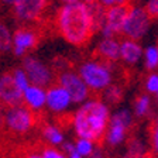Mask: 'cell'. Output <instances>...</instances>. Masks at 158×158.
Returning a JSON list of instances; mask_svg holds the SVG:
<instances>
[{
    "label": "cell",
    "mask_w": 158,
    "mask_h": 158,
    "mask_svg": "<svg viewBox=\"0 0 158 158\" xmlns=\"http://www.w3.org/2000/svg\"><path fill=\"white\" fill-rule=\"evenodd\" d=\"M128 6H113L105 9L102 21L98 27V31L102 37H117L122 31L123 21L126 19Z\"/></svg>",
    "instance_id": "cell-10"
},
{
    "label": "cell",
    "mask_w": 158,
    "mask_h": 158,
    "mask_svg": "<svg viewBox=\"0 0 158 158\" xmlns=\"http://www.w3.org/2000/svg\"><path fill=\"white\" fill-rule=\"evenodd\" d=\"M100 93H102V100L107 106L116 105V103H118L123 98V88L120 85H117V83H112V85L107 86V88Z\"/></svg>",
    "instance_id": "cell-20"
},
{
    "label": "cell",
    "mask_w": 158,
    "mask_h": 158,
    "mask_svg": "<svg viewBox=\"0 0 158 158\" xmlns=\"http://www.w3.org/2000/svg\"><path fill=\"white\" fill-rule=\"evenodd\" d=\"M133 126V113L128 109L123 107L110 114L107 127L105 131L106 143L112 147L122 144L126 140L130 127Z\"/></svg>",
    "instance_id": "cell-5"
},
{
    "label": "cell",
    "mask_w": 158,
    "mask_h": 158,
    "mask_svg": "<svg viewBox=\"0 0 158 158\" xmlns=\"http://www.w3.org/2000/svg\"><path fill=\"white\" fill-rule=\"evenodd\" d=\"M143 56V45L140 41L123 38L118 48V61L126 65H137Z\"/></svg>",
    "instance_id": "cell-14"
},
{
    "label": "cell",
    "mask_w": 158,
    "mask_h": 158,
    "mask_svg": "<svg viewBox=\"0 0 158 158\" xmlns=\"http://www.w3.org/2000/svg\"><path fill=\"white\" fill-rule=\"evenodd\" d=\"M11 35L13 31L10 30L4 21L0 20V52H7L11 48Z\"/></svg>",
    "instance_id": "cell-22"
},
{
    "label": "cell",
    "mask_w": 158,
    "mask_h": 158,
    "mask_svg": "<svg viewBox=\"0 0 158 158\" xmlns=\"http://www.w3.org/2000/svg\"><path fill=\"white\" fill-rule=\"evenodd\" d=\"M49 0H16L11 6L13 16L23 24H34L44 17Z\"/></svg>",
    "instance_id": "cell-8"
},
{
    "label": "cell",
    "mask_w": 158,
    "mask_h": 158,
    "mask_svg": "<svg viewBox=\"0 0 158 158\" xmlns=\"http://www.w3.org/2000/svg\"><path fill=\"white\" fill-rule=\"evenodd\" d=\"M151 24H152V19L145 13L143 6H128L120 34L124 38L141 41L150 33Z\"/></svg>",
    "instance_id": "cell-4"
},
{
    "label": "cell",
    "mask_w": 158,
    "mask_h": 158,
    "mask_svg": "<svg viewBox=\"0 0 158 158\" xmlns=\"http://www.w3.org/2000/svg\"><path fill=\"white\" fill-rule=\"evenodd\" d=\"M152 144H154V148L157 150V148H158V133H157V128H155L154 133H152Z\"/></svg>",
    "instance_id": "cell-32"
},
{
    "label": "cell",
    "mask_w": 158,
    "mask_h": 158,
    "mask_svg": "<svg viewBox=\"0 0 158 158\" xmlns=\"http://www.w3.org/2000/svg\"><path fill=\"white\" fill-rule=\"evenodd\" d=\"M26 158H41V155L40 154H30V155H27Z\"/></svg>",
    "instance_id": "cell-35"
},
{
    "label": "cell",
    "mask_w": 158,
    "mask_h": 158,
    "mask_svg": "<svg viewBox=\"0 0 158 158\" xmlns=\"http://www.w3.org/2000/svg\"><path fill=\"white\" fill-rule=\"evenodd\" d=\"M143 62L144 66L150 72H155L158 66V47L155 44H150L145 48H143Z\"/></svg>",
    "instance_id": "cell-19"
},
{
    "label": "cell",
    "mask_w": 158,
    "mask_h": 158,
    "mask_svg": "<svg viewBox=\"0 0 158 158\" xmlns=\"http://www.w3.org/2000/svg\"><path fill=\"white\" fill-rule=\"evenodd\" d=\"M143 151H144V145H143L141 141L133 140V141L130 143V154L131 155H134V157H140Z\"/></svg>",
    "instance_id": "cell-28"
},
{
    "label": "cell",
    "mask_w": 158,
    "mask_h": 158,
    "mask_svg": "<svg viewBox=\"0 0 158 158\" xmlns=\"http://www.w3.org/2000/svg\"><path fill=\"white\" fill-rule=\"evenodd\" d=\"M56 79H58V85H61L69 93L72 105H81L90 98V92H89L88 86L83 83L78 72L73 69H62L58 73Z\"/></svg>",
    "instance_id": "cell-9"
},
{
    "label": "cell",
    "mask_w": 158,
    "mask_h": 158,
    "mask_svg": "<svg viewBox=\"0 0 158 158\" xmlns=\"http://www.w3.org/2000/svg\"><path fill=\"white\" fill-rule=\"evenodd\" d=\"M54 26L66 43L75 47L88 44L98 30L92 4L83 2L58 7L54 16Z\"/></svg>",
    "instance_id": "cell-1"
},
{
    "label": "cell",
    "mask_w": 158,
    "mask_h": 158,
    "mask_svg": "<svg viewBox=\"0 0 158 158\" xmlns=\"http://www.w3.org/2000/svg\"><path fill=\"white\" fill-rule=\"evenodd\" d=\"M14 2H16V0H0V4L4 6V7H10V9H11V6L14 4Z\"/></svg>",
    "instance_id": "cell-31"
},
{
    "label": "cell",
    "mask_w": 158,
    "mask_h": 158,
    "mask_svg": "<svg viewBox=\"0 0 158 158\" xmlns=\"http://www.w3.org/2000/svg\"><path fill=\"white\" fill-rule=\"evenodd\" d=\"M120 40L117 37H102L96 44V56L105 62L114 64L118 61Z\"/></svg>",
    "instance_id": "cell-15"
},
{
    "label": "cell",
    "mask_w": 158,
    "mask_h": 158,
    "mask_svg": "<svg viewBox=\"0 0 158 158\" xmlns=\"http://www.w3.org/2000/svg\"><path fill=\"white\" fill-rule=\"evenodd\" d=\"M2 120H3V112L0 110V123H2Z\"/></svg>",
    "instance_id": "cell-37"
},
{
    "label": "cell",
    "mask_w": 158,
    "mask_h": 158,
    "mask_svg": "<svg viewBox=\"0 0 158 158\" xmlns=\"http://www.w3.org/2000/svg\"><path fill=\"white\" fill-rule=\"evenodd\" d=\"M61 4H73V3H78L81 0H58Z\"/></svg>",
    "instance_id": "cell-33"
},
{
    "label": "cell",
    "mask_w": 158,
    "mask_h": 158,
    "mask_svg": "<svg viewBox=\"0 0 158 158\" xmlns=\"http://www.w3.org/2000/svg\"><path fill=\"white\" fill-rule=\"evenodd\" d=\"M38 43V33L31 27H20L16 31H13L11 35V48L10 51L14 54V56L23 58L28 55L31 49L35 48Z\"/></svg>",
    "instance_id": "cell-11"
},
{
    "label": "cell",
    "mask_w": 158,
    "mask_h": 158,
    "mask_svg": "<svg viewBox=\"0 0 158 158\" xmlns=\"http://www.w3.org/2000/svg\"><path fill=\"white\" fill-rule=\"evenodd\" d=\"M62 150H64V154H72L73 152V143H71V141H64L62 143Z\"/></svg>",
    "instance_id": "cell-29"
},
{
    "label": "cell",
    "mask_w": 158,
    "mask_h": 158,
    "mask_svg": "<svg viewBox=\"0 0 158 158\" xmlns=\"http://www.w3.org/2000/svg\"><path fill=\"white\" fill-rule=\"evenodd\" d=\"M21 105L30 109L33 113L41 112L43 109H45V88L30 85L21 93Z\"/></svg>",
    "instance_id": "cell-16"
},
{
    "label": "cell",
    "mask_w": 158,
    "mask_h": 158,
    "mask_svg": "<svg viewBox=\"0 0 158 158\" xmlns=\"http://www.w3.org/2000/svg\"><path fill=\"white\" fill-rule=\"evenodd\" d=\"M143 9L151 19H155L158 16V0H147Z\"/></svg>",
    "instance_id": "cell-25"
},
{
    "label": "cell",
    "mask_w": 158,
    "mask_h": 158,
    "mask_svg": "<svg viewBox=\"0 0 158 158\" xmlns=\"http://www.w3.org/2000/svg\"><path fill=\"white\" fill-rule=\"evenodd\" d=\"M78 75L88 86L89 92L100 93L114 81V69L113 64L105 62L99 58L85 59L79 64L76 69Z\"/></svg>",
    "instance_id": "cell-3"
},
{
    "label": "cell",
    "mask_w": 158,
    "mask_h": 158,
    "mask_svg": "<svg viewBox=\"0 0 158 158\" xmlns=\"http://www.w3.org/2000/svg\"><path fill=\"white\" fill-rule=\"evenodd\" d=\"M88 158H106V154L103 152V150L102 148H99V147H96L95 150H93V152L90 155H89Z\"/></svg>",
    "instance_id": "cell-30"
},
{
    "label": "cell",
    "mask_w": 158,
    "mask_h": 158,
    "mask_svg": "<svg viewBox=\"0 0 158 158\" xmlns=\"http://www.w3.org/2000/svg\"><path fill=\"white\" fill-rule=\"evenodd\" d=\"M68 158H81V157H79L78 154H75V152H72V154H69V155H68Z\"/></svg>",
    "instance_id": "cell-36"
},
{
    "label": "cell",
    "mask_w": 158,
    "mask_h": 158,
    "mask_svg": "<svg viewBox=\"0 0 158 158\" xmlns=\"http://www.w3.org/2000/svg\"><path fill=\"white\" fill-rule=\"evenodd\" d=\"M96 148V143L88 138H76L73 143V152L78 154L81 158H88Z\"/></svg>",
    "instance_id": "cell-21"
},
{
    "label": "cell",
    "mask_w": 158,
    "mask_h": 158,
    "mask_svg": "<svg viewBox=\"0 0 158 158\" xmlns=\"http://www.w3.org/2000/svg\"><path fill=\"white\" fill-rule=\"evenodd\" d=\"M2 122L11 133L26 134L35 124V116L24 105H19L13 106V107H7L6 112L3 113Z\"/></svg>",
    "instance_id": "cell-7"
},
{
    "label": "cell",
    "mask_w": 158,
    "mask_h": 158,
    "mask_svg": "<svg viewBox=\"0 0 158 158\" xmlns=\"http://www.w3.org/2000/svg\"><path fill=\"white\" fill-rule=\"evenodd\" d=\"M98 3L103 9H109L113 6H130L131 0H98Z\"/></svg>",
    "instance_id": "cell-26"
},
{
    "label": "cell",
    "mask_w": 158,
    "mask_h": 158,
    "mask_svg": "<svg viewBox=\"0 0 158 158\" xmlns=\"http://www.w3.org/2000/svg\"><path fill=\"white\" fill-rule=\"evenodd\" d=\"M81 2H83V3H86V4H95V3H98V0H81Z\"/></svg>",
    "instance_id": "cell-34"
},
{
    "label": "cell",
    "mask_w": 158,
    "mask_h": 158,
    "mask_svg": "<svg viewBox=\"0 0 158 158\" xmlns=\"http://www.w3.org/2000/svg\"><path fill=\"white\" fill-rule=\"evenodd\" d=\"M144 88L147 95H157L158 93V75L155 72H150L145 76Z\"/></svg>",
    "instance_id": "cell-24"
},
{
    "label": "cell",
    "mask_w": 158,
    "mask_h": 158,
    "mask_svg": "<svg viewBox=\"0 0 158 158\" xmlns=\"http://www.w3.org/2000/svg\"><path fill=\"white\" fill-rule=\"evenodd\" d=\"M40 155L41 158H68L62 151H59L56 148H45Z\"/></svg>",
    "instance_id": "cell-27"
},
{
    "label": "cell",
    "mask_w": 158,
    "mask_h": 158,
    "mask_svg": "<svg viewBox=\"0 0 158 158\" xmlns=\"http://www.w3.org/2000/svg\"><path fill=\"white\" fill-rule=\"evenodd\" d=\"M110 114V106L100 98H89L78 105L71 117L73 133L78 138H88L95 143L100 141L105 135Z\"/></svg>",
    "instance_id": "cell-2"
},
{
    "label": "cell",
    "mask_w": 158,
    "mask_h": 158,
    "mask_svg": "<svg viewBox=\"0 0 158 158\" xmlns=\"http://www.w3.org/2000/svg\"><path fill=\"white\" fill-rule=\"evenodd\" d=\"M151 106H152V99L150 95L147 93H143L140 95L137 99L134 100V105H133V116L135 117H147L150 113H151Z\"/></svg>",
    "instance_id": "cell-18"
},
{
    "label": "cell",
    "mask_w": 158,
    "mask_h": 158,
    "mask_svg": "<svg viewBox=\"0 0 158 158\" xmlns=\"http://www.w3.org/2000/svg\"><path fill=\"white\" fill-rule=\"evenodd\" d=\"M72 106L71 96L58 83H52L45 88V107L54 114H62Z\"/></svg>",
    "instance_id": "cell-12"
},
{
    "label": "cell",
    "mask_w": 158,
    "mask_h": 158,
    "mask_svg": "<svg viewBox=\"0 0 158 158\" xmlns=\"http://www.w3.org/2000/svg\"><path fill=\"white\" fill-rule=\"evenodd\" d=\"M21 69L26 72L30 85L48 88L49 85H52L54 78H55L54 69L51 68L48 64L44 62L43 59L37 58V56H34V55L23 56Z\"/></svg>",
    "instance_id": "cell-6"
},
{
    "label": "cell",
    "mask_w": 158,
    "mask_h": 158,
    "mask_svg": "<svg viewBox=\"0 0 158 158\" xmlns=\"http://www.w3.org/2000/svg\"><path fill=\"white\" fill-rule=\"evenodd\" d=\"M0 105L6 107L21 105V92L14 85L10 72L0 76Z\"/></svg>",
    "instance_id": "cell-13"
},
{
    "label": "cell",
    "mask_w": 158,
    "mask_h": 158,
    "mask_svg": "<svg viewBox=\"0 0 158 158\" xmlns=\"http://www.w3.org/2000/svg\"><path fill=\"white\" fill-rule=\"evenodd\" d=\"M43 137L45 141H48L51 145H55V147H59L62 145V143L65 141V135H64L62 130L55 124H45L43 127Z\"/></svg>",
    "instance_id": "cell-17"
},
{
    "label": "cell",
    "mask_w": 158,
    "mask_h": 158,
    "mask_svg": "<svg viewBox=\"0 0 158 158\" xmlns=\"http://www.w3.org/2000/svg\"><path fill=\"white\" fill-rule=\"evenodd\" d=\"M10 75H11V79H13L14 85L17 86V89H19L20 92L23 93L24 90H26L27 88L30 86V82H28V78H27L26 72H24L21 68H16L13 69L11 72H10Z\"/></svg>",
    "instance_id": "cell-23"
}]
</instances>
